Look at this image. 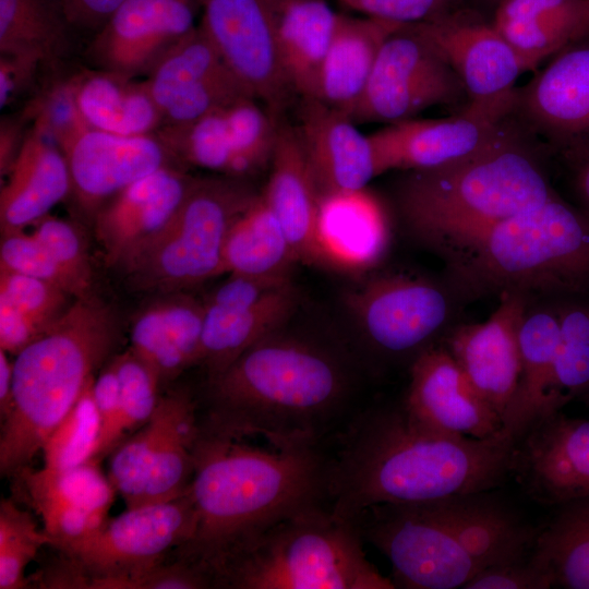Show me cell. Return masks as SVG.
I'll list each match as a JSON object with an SVG mask.
<instances>
[{
	"instance_id": "cell-29",
	"label": "cell",
	"mask_w": 589,
	"mask_h": 589,
	"mask_svg": "<svg viewBox=\"0 0 589 589\" xmlns=\"http://www.w3.org/2000/svg\"><path fill=\"white\" fill-rule=\"evenodd\" d=\"M520 377L502 417V431L518 442L541 418L560 410L572 398L551 392L560 340L556 309L528 303L519 332Z\"/></svg>"
},
{
	"instance_id": "cell-18",
	"label": "cell",
	"mask_w": 589,
	"mask_h": 589,
	"mask_svg": "<svg viewBox=\"0 0 589 589\" xmlns=\"http://www.w3.org/2000/svg\"><path fill=\"white\" fill-rule=\"evenodd\" d=\"M195 178L170 165L139 179L108 201L93 217L106 262L128 266L171 224Z\"/></svg>"
},
{
	"instance_id": "cell-31",
	"label": "cell",
	"mask_w": 589,
	"mask_h": 589,
	"mask_svg": "<svg viewBox=\"0 0 589 589\" xmlns=\"http://www.w3.org/2000/svg\"><path fill=\"white\" fill-rule=\"evenodd\" d=\"M492 25L526 72L589 36V9L587 0H501Z\"/></svg>"
},
{
	"instance_id": "cell-41",
	"label": "cell",
	"mask_w": 589,
	"mask_h": 589,
	"mask_svg": "<svg viewBox=\"0 0 589 589\" xmlns=\"http://www.w3.org/2000/svg\"><path fill=\"white\" fill-rule=\"evenodd\" d=\"M560 340L551 392L570 398L589 395V305L556 308Z\"/></svg>"
},
{
	"instance_id": "cell-22",
	"label": "cell",
	"mask_w": 589,
	"mask_h": 589,
	"mask_svg": "<svg viewBox=\"0 0 589 589\" xmlns=\"http://www.w3.org/2000/svg\"><path fill=\"white\" fill-rule=\"evenodd\" d=\"M506 119L495 120L466 106L448 118L390 123L370 134L380 173L432 170L464 161L486 148Z\"/></svg>"
},
{
	"instance_id": "cell-51",
	"label": "cell",
	"mask_w": 589,
	"mask_h": 589,
	"mask_svg": "<svg viewBox=\"0 0 589 589\" xmlns=\"http://www.w3.org/2000/svg\"><path fill=\"white\" fill-rule=\"evenodd\" d=\"M50 325L0 301V349L16 356Z\"/></svg>"
},
{
	"instance_id": "cell-4",
	"label": "cell",
	"mask_w": 589,
	"mask_h": 589,
	"mask_svg": "<svg viewBox=\"0 0 589 589\" xmlns=\"http://www.w3.org/2000/svg\"><path fill=\"white\" fill-rule=\"evenodd\" d=\"M522 129L510 116L479 154L452 166L409 171L398 205L412 232L447 257L495 224L555 196Z\"/></svg>"
},
{
	"instance_id": "cell-40",
	"label": "cell",
	"mask_w": 589,
	"mask_h": 589,
	"mask_svg": "<svg viewBox=\"0 0 589 589\" xmlns=\"http://www.w3.org/2000/svg\"><path fill=\"white\" fill-rule=\"evenodd\" d=\"M94 381L46 440L41 448L45 468L69 469L95 459L100 421L93 397Z\"/></svg>"
},
{
	"instance_id": "cell-23",
	"label": "cell",
	"mask_w": 589,
	"mask_h": 589,
	"mask_svg": "<svg viewBox=\"0 0 589 589\" xmlns=\"http://www.w3.org/2000/svg\"><path fill=\"white\" fill-rule=\"evenodd\" d=\"M98 461L62 470L26 467L15 473L27 504L39 515L51 545L59 550L94 532L109 518L117 491Z\"/></svg>"
},
{
	"instance_id": "cell-34",
	"label": "cell",
	"mask_w": 589,
	"mask_h": 589,
	"mask_svg": "<svg viewBox=\"0 0 589 589\" xmlns=\"http://www.w3.org/2000/svg\"><path fill=\"white\" fill-rule=\"evenodd\" d=\"M277 50L291 91L315 98L323 61L341 14L325 0H274Z\"/></svg>"
},
{
	"instance_id": "cell-9",
	"label": "cell",
	"mask_w": 589,
	"mask_h": 589,
	"mask_svg": "<svg viewBox=\"0 0 589 589\" xmlns=\"http://www.w3.org/2000/svg\"><path fill=\"white\" fill-rule=\"evenodd\" d=\"M354 521L363 541L389 561L395 588H464L480 572L435 498L377 504Z\"/></svg>"
},
{
	"instance_id": "cell-16",
	"label": "cell",
	"mask_w": 589,
	"mask_h": 589,
	"mask_svg": "<svg viewBox=\"0 0 589 589\" xmlns=\"http://www.w3.org/2000/svg\"><path fill=\"white\" fill-rule=\"evenodd\" d=\"M59 148L70 171V195L92 219L133 182L166 166L179 165L157 133L129 136L86 127Z\"/></svg>"
},
{
	"instance_id": "cell-1",
	"label": "cell",
	"mask_w": 589,
	"mask_h": 589,
	"mask_svg": "<svg viewBox=\"0 0 589 589\" xmlns=\"http://www.w3.org/2000/svg\"><path fill=\"white\" fill-rule=\"evenodd\" d=\"M516 443L502 430L474 438L433 429L402 404L368 410L329 459L327 506L354 521L377 504L490 491L512 472Z\"/></svg>"
},
{
	"instance_id": "cell-33",
	"label": "cell",
	"mask_w": 589,
	"mask_h": 589,
	"mask_svg": "<svg viewBox=\"0 0 589 589\" xmlns=\"http://www.w3.org/2000/svg\"><path fill=\"white\" fill-rule=\"evenodd\" d=\"M299 302L294 285L249 305H218L204 301L202 348L199 364L211 380L248 348L279 330Z\"/></svg>"
},
{
	"instance_id": "cell-11",
	"label": "cell",
	"mask_w": 589,
	"mask_h": 589,
	"mask_svg": "<svg viewBox=\"0 0 589 589\" xmlns=\"http://www.w3.org/2000/svg\"><path fill=\"white\" fill-rule=\"evenodd\" d=\"M368 349L386 362L412 360L436 344L452 314L449 296L434 281L406 272L380 273L346 294Z\"/></svg>"
},
{
	"instance_id": "cell-12",
	"label": "cell",
	"mask_w": 589,
	"mask_h": 589,
	"mask_svg": "<svg viewBox=\"0 0 589 589\" xmlns=\"http://www.w3.org/2000/svg\"><path fill=\"white\" fill-rule=\"evenodd\" d=\"M466 95L456 72L411 24L383 44L364 93L351 113L354 121L396 123Z\"/></svg>"
},
{
	"instance_id": "cell-42",
	"label": "cell",
	"mask_w": 589,
	"mask_h": 589,
	"mask_svg": "<svg viewBox=\"0 0 589 589\" xmlns=\"http://www.w3.org/2000/svg\"><path fill=\"white\" fill-rule=\"evenodd\" d=\"M51 538L39 529L33 516L10 498L0 502V589L26 588L27 565L39 549L51 544Z\"/></svg>"
},
{
	"instance_id": "cell-45",
	"label": "cell",
	"mask_w": 589,
	"mask_h": 589,
	"mask_svg": "<svg viewBox=\"0 0 589 589\" xmlns=\"http://www.w3.org/2000/svg\"><path fill=\"white\" fill-rule=\"evenodd\" d=\"M33 227V236L79 285L84 297L93 296V267L81 230L73 223L49 214Z\"/></svg>"
},
{
	"instance_id": "cell-14",
	"label": "cell",
	"mask_w": 589,
	"mask_h": 589,
	"mask_svg": "<svg viewBox=\"0 0 589 589\" xmlns=\"http://www.w3.org/2000/svg\"><path fill=\"white\" fill-rule=\"evenodd\" d=\"M199 23L247 92L278 113L289 91L280 64L274 0H196Z\"/></svg>"
},
{
	"instance_id": "cell-24",
	"label": "cell",
	"mask_w": 589,
	"mask_h": 589,
	"mask_svg": "<svg viewBox=\"0 0 589 589\" xmlns=\"http://www.w3.org/2000/svg\"><path fill=\"white\" fill-rule=\"evenodd\" d=\"M409 366L402 406L414 419L474 438L490 437L502 429L501 416L474 390L442 342L422 350Z\"/></svg>"
},
{
	"instance_id": "cell-32",
	"label": "cell",
	"mask_w": 589,
	"mask_h": 589,
	"mask_svg": "<svg viewBox=\"0 0 589 589\" xmlns=\"http://www.w3.org/2000/svg\"><path fill=\"white\" fill-rule=\"evenodd\" d=\"M407 24L340 15L320 72L316 96L351 116L385 40Z\"/></svg>"
},
{
	"instance_id": "cell-49",
	"label": "cell",
	"mask_w": 589,
	"mask_h": 589,
	"mask_svg": "<svg viewBox=\"0 0 589 589\" xmlns=\"http://www.w3.org/2000/svg\"><path fill=\"white\" fill-rule=\"evenodd\" d=\"M93 397L100 421V434L95 459L112 452L117 445V429L121 411L119 380L112 362L93 383Z\"/></svg>"
},
{
	"instance_id": "cell-37",
	"label": "cell",
	"mask_w": 589,
	"mask_h": 589,
	"mask_svg": "<svg viewBox=\"0 0 589 589\" xmlns=\"http://www.w3.org/2000/svg\"><path fill=\"white\" fill-rule=\"evenodd\" d=\"M555 507L529 556L551 577L552 588L589 589V495Z\"/></svg>"
},
{
	"instance_id": "cell-10",
	"label": "cell",
	"mask_w": 589,
	"mask_h": 589,
	"mask_svg": "<svg viewBox=\"0 0 589 589\" xmlns=\"http://www.w3.org/2000/svg\"><path fill=\"white\" fill-rule=\"evenodd\" d=\"M190 492L164 503L127 508L88 536L60 549L82 588L112 589L120 579L169 557L193 536Z\"/></svg>"
},
{
	"instance_id": "cell-28",
	"label": "cell",
	"mask_w": 589,
	"mask_h": 589,
	"mask_svg": "<svg viewBox=\"0 0 589 589\" xmlns=\"http://www.w3.org/2000/svg\"><path fill=\"white\" fill-rule=\"evenodd\" d=\"M268 181L261 192L298 262L318 266L315 226L320 192L297 127L278 122Z\"/></svg>"
},
{
	"instance_id": "cell-38",
	"label": "cell",
	"mask_w": 589,
	"mask_h": 589,
	"mask_svg": "<svg viewBox=\"0 0 589 589\" xmlns=\"http://www.w3.org/2000/svg\"><path fill=\"white\" fill-rule=\"evenodd\" d=\"M192 399L187 390L179 389L160 395L151 419L112 450L108 478L127 508L140 506L153 464L178 416Z\"/></svg>"
},
{
	"instance_id": "cell-52",
	"label": "cell",
	"mask_w": 589,
	"mask_h": 589,
	"mask_svg": "<svg viewBox=\"0 0 589 589\" xmlns=\"http://www.w3.org/2000/svg\"><path fill=\"white\" fill-rule=\"evenodd\" d=\"M125 0H61L72 27L98 31Z\"/></svg>"
},
{
	"instance_id": "cell-17",
	"label": "cell",
	"mask_w": 589,
	"mask_h": 589,
	"mask_svg": "<svg viewBox=\"0 0 589 589\" xmlns=\"http://www.w3.org/2000/svg\"><path fill=\"white\" fill-rule=\"evenodd\" d=\"M196 0H125L96 32L88 58L95 69L147 75L197 24Z\"/></svg>"
},
{
	"instance_id": "cell-56",
	"label": "cell",
	"mask_w": 589,
	"mask_h": 589,
	"mask_svg": "<svg viewBox=\"0 0 589 589\" xmlns=\"http://www.w3.org/2000/svg\"><path fill=\"white\" fill-rule=\"evenodd\" d=\"M8 352L0 349V417L1 421L8 416L12 401L13 360Z\"/></svg>"
},
{
	"instance_id": "cell-47",
	"label": "cell",
	"mask_w": 589,
	"mask_h": 589,
	"mask_svg": "<svg viewBox=\"0 0 589 589\" xmlns=\"http://www.w3.org/2000/svg\"><path fill=\"white\" fill-rule=\"evenodd\" d=\"M141 572L117 581L112 589L215 588L213 576L200 564L172 554ZM170 557V556H169Z\"/></svg>"
},
{
	"instance_id": "cell-8",
	"label": "cell",
	"mask_w": 589,
	"mask_h": 589,
	"mask_svg": "<svg viewBox=\"0 0 589 589\" xmlns=\"http://www.w3.org/2000/svg\"><path fill=\"white\" fill-rule=\"evenodd\" d=\"M259 194L247 179L195 178L171 224L123 268L131 283L167 293L221 275L229 230Z\"/></svg>"
},
{
	"instance_id": "cell-55",
	"label": "cell",
	"mask_w": 589,
	"mask_h": 589,
	"mask_svg": "<svg viewBox=\"0 0 589 589\" xmlns=\"http://www.w3.org/2000/svg\"><path fill=\"white\" fill-rule=\"evenodd\" d=\"M19 125L2 120L0 132V172L5 176L14 161L23 141L20 142Z\"/></svg>"
},
{
	"instance_id": "cell-25",
	"label": "cell",
	"mask_w": 589,
	"mask_h": 589,
	"mask_svg": "<svg viewBox=\"0 0 589 589\" xmlns=\"http://www.w3.org/2000/svg\"><path fill=\"white\" fill-rule=\"evenodd\" d=\"M389 233L386 213L366 188L320 194L315 226L320 267L364 274L383 259Z\"/></svg>"
},
{
	"instance_id": "cell-13",
	"label": "cell",
	"mask_w": 589,
	"mask_h": 589,
	"mask_svg": "<svg viewBox=\"0 0 589 589\" xmlns=\"http://www.w3.org/2000/svg\"><path fill=\"white\" fill-rule=\"evenodd\" d=\"M411 26L456 72L468 97V108L495 120L510 117L515 84L524 69L492 24L441 13Z\"/></svg>"
},
{
	"instance_id": "cell-50",
	"label": "cell",
	"mask_w": 589,
	"mask_h": 589,
	"mask_svg": "<svg viewBox=\"0 0 589 589\" xmlns=\"http://www.w3.org/2000/svg\"><path fill=\"white\" fill-rule=\"evenodd\" d=\"M368 17L414 24L441 14L446 0H339Z\"/></svg>"
},
{
	"instance_id": "cell-20",
	"label": "cell",
	"mask_w": 589,
	"mask_h": 589,
	"mask_svg": "<svg viewBox=\"0 0 589 589\" xmlns=\"http://www.w3.org/2000/svg\"><path fill=\"white\" fill-rule=\"evenodd\" d=\"M512 472L543 505L589 495V419L557 410L538 420L516 443Z\"/></svg>"
},
{
	"instance_id": "cell-26",
	"label": "cell",
	"mask_w": 589,
	"mask_h": 589,
	"mask_svg": "<svg viewBox=\"0 0 589 589\" xmlns=\"http://www.w3.org/2000/svg\"><path fill=\"white\" fill-rule=\"evenodd\" d=\"M297 130L320 194L363 189L381 175L370 134L346 112L302 98Z\"/></svg>"
},
{
	"instance_id": "cell-27",
	"label": "cell",
	"mask_w": 589,
	"mask_h": 589,
	"mask_svg": "<svg viewBox=\"0 0 589 589\" xmlns=\"http://www.w3.org/2000/svg\"><path fill=\"white\" fill-rule=\"evenodd\" d=\"M36 122L25 135L0 191L1 235L23 231L71 193L65 157Z\"/></svg>"
},
{
	"instance_id": "cell-2",
	"label": "cell",
	"mask_w": 589,
	"mask_h": 589,
	"mask_svg": "<svg viewBox=\"0 0 589 589\" xmlns=\"http://www.w3.org/2000/svg\"><path fill=\"white\" fill-rule=\"evenodd\" d=\"M244 440L201 425L196 443L189 488L195 529L175 554L200 564L214 581L218 567L266 528L327 502L329 460L318 444Z\"/></svg>"
},
{
	"instance_id": "cell-44",
	"label": "cell",
	"mask_w": 589,
	"mask_h": 589,
	"mask_svg": "<svg viewBox=\"0 0 589 589\" xmlns=\"http://www.w3.org/2000/svg\"><path fill=\"white\" fill-rule=\"evenodd\" d=\"M0 268L45 280L74 299L86 298L32 232L23 230L1 235Z\"/></svg>"
},
{
	"instance_id": "cell-46",
	"label": "cell",
	"mask_w": 589,
	"mask_h": 589,
	"mask_svg": "<svg viewBox=\"0 0 589 589\" xmlns=\"http://www.w3.org/2000/svg\"><path fill=\"white\" fill-rule=\"evenodd\" d=\"M70 298L45 280L0 268V301L47 325L65 312Z\"/></svg>"
},
{
	"instance_id": "cell-19",
	"label": "cell",
	"mask_w": 589,
	"mask_h": 589,
	"mask_svg": "<svg viewBox=\"0 0 589 589\" xmlns=\"http://www.w3.org/2000/svg\"><path fill=\"white\" fill-rule=\"evenodd\" d=\"M512 116L560 151L589 141V36L558 51L516 89Z\"/></svg>"
},
{
	"instance_id": "cell-3",
	"label": "cell",
	"mask_w": 589,
	"mask_h": 589,
	"mask_svg": "<svg viewBox=\"0 0 589 589\" xmlns=\"http://www.w3.org/2000/svg\"><path fill=\"white\" fill-rule=\"evenodd\" d=\"M351 390L348 362L317 341L280 329L208 380L201 425L274 445L318 444L340 418Z\"/></svg>"
},
{
	"instance_id": "cell-54",
	"label": "cell",
	"mask_w": 589,
	"mask_h": 589,
	"mask_svg": "<svg viewBox=\"0 0 589 589\" xmlns=\"http://www.w3.org/2000/svg\"><path fill=\"white\" fill-rule=\"evenodd\" d=\"M561 153L570 165L576 195L582 206L581 212L589 217V141L568 147Z\"/></svg>"
},
{
	"instance_id": "cell-21",
	"label": "cell",
	"mask_w": 589,
	"mask_h": 589,
	"mask_svg": "<svg viewBox=\"0 0 589 589\" xmlns=\"http://www.w3.org/2000/svg\"><path fill=\"white\" fill-rule=\"evenodd\" d=\"M500 300L486 321L452 327L442 344L474 390L502 418L520 377L518 332L530 300L517 293Z\"/></svg>"
},
{
	"instance_id": "cell-48",
	"label": "cell",
	"mask_w": 589,
	"mask_h": 589,
	"mask_svg": "<svg viewBox=\"0 0 589 589\" xmlns=\"http://www.w3.org/2000/svg\"><path fill=\"white\" fill-rule=\"evenodd\" d=\"M549 588H552L551 577L537 566L530 556L488 566L464 586V589Z\"/></svg>"
},
{
	"instance_id": "cell-35",
	"label": "cell",
	"mask_w": 589,
	"mask_h": 589,
	"mask_svg": "<svg viewBox=\"0 0 589 589\" xmlns=\"http://www.w3.org/2000/svg\"><path fill=\"white\" fill-rule=\"evenodd\" d=\"M70 83L77 109L92 129L134 136L156 133L164 125L145 80L95 69Z\"/></svg>"
},
{
	"instance_id": "cell-30",
	"label": "cell",
	"mask_w": 589,
	"mask_h": 589,
	"mask_svg": "<svg viewBox=\"0 0 589 589\" xmlns=\"http://www.w3.org/2000/svg\"><path fill=\"white\" fill-rule=\"evenodd\" d=\"M163 294L136 314L130 333V349L160 384L199 364L204 320V302L183 291Z\"/></svg>"
},
{
	"instance_id": "cell-39",
	"label": "cell",
	"mask_w": 589,
	"mask_h": 589,
	"mask_svg": "<svg viewBox=\"0 0 589 589\" xmlns=\"http://www.w3.org/2000/svg\"><path fill=\"white\" fill-rule=\"evenodd\" d=\"M71 27L61 0H0V56L53 62Z\"/></svg>"
},
{
	"instance_id": "cell-57",
	"label": "cell",
	"mask_w": 589,
	"mask_h": 589,
	"mask_svg": "<svg viewBox=\"0 0 589 589\" xmlns=\"http://www.w3.org/2000/svg\"><path fill=\"white\" fill-rule=\"evenodd\" d=\"M588 9H589V0H587Z\"/></svg>"
},
{
	"instance_id": "cell-43",
	"label": "cell",
	"mask_w": 589,
	"mask_h": 589,
	"mask_svg": "<svg viewBox=\"0 0 589 589\" xmlns=\"http://www.w3.org/2000/svg\"><path fill=\"white\" fill-rule=\"evenodd\" d=\"M111 362L120 386L119 445L125 435L135 432L151 419L160 397L158 392L161 384L156 373L130 348Z\"/></svg>"
},
{
	"instance_id": "cell-36",
	"label": "cell",
	"mask_w": 589,
	"mask_h": 589,
	"mask_svg": "<svg viewBox=\"0 0 589 589\" xmlns=\"http://www.w3.org/2000/svg\"><path fill=\"white\" fill-rule=\"evenodd\" d=\"M297 263L283 227L260 192L229 230L223 274L291 276Z\"/></svg>"
},
{
	"instance_id": "cell-15",
	"label": "cell",
	"mask_w": 589,
	"mask_h": 589,
	"mask_svg": "<svg viewBox=\"0 0 589 589\" xmlns=\"http://www.w3.org/2000/svg\"><path fill=\"white\" fill-rule=\"evenodd\" d=\"M145 82L164 125L191 123L251 96L200 24L161 57Z\"/></svg>"
},
{
	"instance_id": "cell-5",
	"label": "cell",
	"mask_w": 589,
	"mask_h": 589,
	"mask_svg": "<svg viewBox=\"0 0 589 589\" xmlns=\"http://www.w3.org/2000/svg\"><path fill=\"white\" fill-rule=\"evenodd\" d=\"M118 335L111 309L94 296L74 303L13 360L12 401L1 421L0 471L29 467L95 378Z\"/></svg>"
},
{
	"instance_id": "cell-53",
	"label": "cell",
	"mask_w": 589,
	"mask_h": 589,
	"mask_svg": "<svg viewBox=\"0 0 589 589\" xmlns=\"http://www.w3.org/2000/svg\"><path fill=\"white\" fill-rule=\"evenodd\" d=\"M37 62L16 57H0V106L4 108L33 77Z\"/></svg>"
},
{
	"instance_id": "cell-7",
	"label": "cell",
	"mask_w": 589,
	"mask_h": 589,
	"mask_svg": "<svg viewBox=\"0 0 589 589\" xmlns=\"http://www.w3.org/2000/svg\"><path fill=\"white\" fill-rule=\"evenodd\" d=\"M318 505L266 528L216 570V588L394 589L368 560L356 521Z\"/></svg>"
},
{
	"instance_id": "cell-6",
	"label": "cell",
	"mask_w": 589,
	"mask_h": 589,
	"mask_svg": "<svg viewBox=\"0 0 589 589\" xmlns=\"http://www.w3.org/2000/svg\"><path fill=\"white\" fill-rule=\"evenodd\" d=\"M446 259L454 286L468 298L581 292L589 288V217L555 195Z\"/></svg>"
}]
</instances>
